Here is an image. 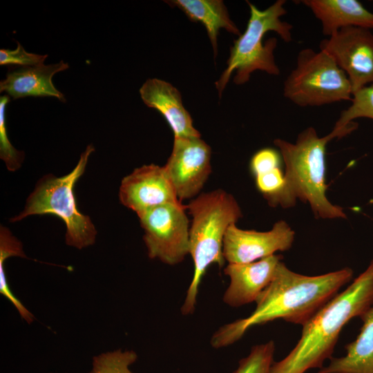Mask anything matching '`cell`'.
<instances>
[{"label":"cell","mask_w":373,"mask_h":373,"mask_svg":"<svg viewBox=\"0 0 373 373\" xmlns=\"http://www.w3.org/2000/svg\"><path fill=\"white\" fill-rule=\"evenodd\" d=\"M353 274L352 268L345 267L318 276L303 275L281 261L273 280L255 302L254 311L220 327L211 338V345L215 349L227 347L251 327L276 319L303 326L352 279Z\"/></svg>","instance_id":"6da1fadb"},{"label":"cell","mask_w":373,"mask_h":373,"mask_svg":"<svg viewBox=\"0 0 373 373\" xmlns=\"http://www.w3.org/2000/svg\"><path fill=\"white\" fill-rule=\"evenodd\" d=\"M373 306V259L343 291L338 293L303 326L300 339L282 360L274 362L271 373H305L322 368L332 358L346 323L361 318Z\"/></svg>","instance_id":"7a4b0ae2"},{"label":"cell","mask_w":373,"mask_h":373,"mask_svg":"<svg viewBox=\"0 0 373 373\" xmlns=\"http://www.w3.org/2000/svg\"><path fill=\"white\" fill-rule=\"evenodd\" d=\"M191 216L189 254L193 261V274L180 308L182 315L192 314L197 303L199 287L209 267H222L223 242L227 229L242 217L236 198L222 189L203 193L186 205Z\"/></svg>","instance_id":"3957f363"},{"label":"cell","mask_w":373,"mask_h":373,"mask_svg":"<svg viewBox=\"0 0 373 373\" xmlns=\"http://www.w3.org/2000/svg\"><path fill=\"white\" fill-rule=\"evenodd\" d=\"M336 138L331 132L319 137L312 126L302 131L294 143L274 140L285 166V175L291 198L307 203L318 219H346L343 208L332 204L326 192V146Z\"/></svg>","instance_id":"277c9868"},{"label":"cell","mask_w":373,"mask_h":373,"mask_svg":"<svg viewBox=\"0 0 373 373\" xmlns=\"http://www.w3.org/2000/svg\"><path fill=\"white\" fill-rule=\"evenodd\" d=\"M250 9L245 30L233 42L227 61V68L216 82L219 97L222 95L231 74L236 71L233 82L237 85L249 80L251 74L256 70L278 75L280 69L275 61L274 51L277 39L271 37L263 44V37L269 31H274L285 41L292 39L293 26L281 20L286 15V1L277 0L267 8L261 10L249 1Z\"/></svg>","instance_id":"5b68a950"},{"label":"cell","mask_w":373,"mask_h":373,"mask_svg":"<svg viewBox=\"0 0 373 373\" xmlns=\"http://www.w3.org/2000/svg\"><path fill=\"white\" fill-rule=\"evenodd\" d=\"M94 151L93 145H88L76 166L64 175H44L27 198L23 210L10 221L17 222L35 215H53L66 225L65 242L68 246L82 249L94 245L97 229L90 218L78 210L74 192L75 186L84 174L89 157Z\"/></svg>","instance_id":"8992f818"},{"label":"cell","mask_w":373,"mask_h":373,"mask_svg":"<svg viewBox=\"0 0 373 373\" xmlns=\"http://www.w3.org/2000/svg\"><path fill=\"white\" fill-rule=\"evenodd\" d=\"M283 95L300 107L321 106L352 100V88L330 55L305 48L298 52L296 66L284 82Z\"/></svg>","instance_id":"52a82bcc"},{"label":"cell","mask_w":373,"mask_h":373,"mask_svg":"<svg viewBox=\"0 0 373 373\" xmlns=\"http://www.w3.org/2000/svg\"><path fill=\"white\" fill-rule=\"evenodd\" d=\"M186 209L182 203L167 204L138 216L149 258L176 265L189 254L190 222Z\"/></svg>","instance_id":"ba28073f"},{"label":"cell","mask_w":373,"mask_h":373,"mask_svg":"<svg viewBox=\"0 0 373 373\" xmlns=\"http://www.w3.org/2000/svg\"><path fill=\"white\" fill-rule=\"evenodd\" d=\"M319 48L345 73L352 93L373 84V33L370 29L342 28L323 39Z\"/></svg>","instance_id":"9c48e42d"},{"label":"cell","mask_w":373,"mask_h":373,"mask_svg":"<svg viewBox=\"0 0 373 373\" xmlns=\"http://www.w3.org/2000/svg\"><path fill=\"white\" fill-rule=\"evenodd\" d=\"M211 149L200 137H174L164 166L179 200L200 195L211 172Z\"/></svg>","instance_id":"30bf717a"},{"label":"cell","mask_w":373,"mask_h":373,"mask_svg":"<svg viewBox=\"0 0 373 373\" xmlns=\"http://www.w3.org/2000/svg\"><path fill=\"white\" fill-rule=\"evenodd\" d=\"M295 232L283 220L274 224L267 231L242 229L231 224L227 230L223 242V256L228 263H247L291 249Z\"/></svg>","instance_id":"8fae6325"},{"label":"cell","mask_w":373,"mask_h":373,"mask_svg":"<svg viewBox=\"0 0 373 373\" xmlns=\"http://www.w3.org/2000/svg\"><path fill=\"white\" fill-rule=\"evenodd\" d=\"M122 204L137 216L164 204L182 203L164 166L144 164L124 177L119 188Z\"/></svg>","instance_id":"7c38bea8"},{"label":"cell","mask_w":373,"mask_h":373,"mask_svg":"<svg viewBox=\"0 0 373 373\" xmlns=\"http://www.w3.org/2000/svg\"><path fill=\"white\" fill-rule=\"evenodd\" d=\"M283 256L274 254L247 263H228L224 274L229 284L223 302L232 307H239L256 302L261 292L273 280Z\"/></svg>","instance_id":"4fadbf2b"},{"label":"cell","mask_w":373,"mask_h":373,"mask_svg":"<svg viewBox=\"0 0 373 373\" xmlns=\"http://www.w3.org/2000/svg\"><path fill=\"white\" fill-rule=\"evenodd\" d=\"M143 102L157 110L166 119L174 137H200L189 113L184 107L181 94L170 83L148 79L140 89Z\"/></svg>","instance_id":"5bb4252c"},{"label":"cell","mask_w":373,"mask_h":373,"mask_svg":"<svg viewBox=\"0 0 373 373\" xmlns=\"http://www.w3.org/2000/svg\"><path fill=\"white\" fill-rule=\"evenodd\" d=\"M68 68L69 65L62 60L54 64L21 67L8 73L1 81L0 92H5L14 99L29 96L53 97L65 102L64 95L56 88L52 77Z\"/></svg>","instance_id":"9a60e30c"},{"label":"cell","mask_w":373,"mask_h":373,"mask_svg":"<svg viewBox=\"0 0 373 373\" xmlns=\"http://www.w3.org/2000/svg\"><path fill=\"white\" fill-rule=\"evenodd\" d=\"M322 26L325 36L331 37L348 27L373 29V12L356 0H303Z\"/></svg>","instance_id":"2e32d148"},{"label":"cell","mask_w":373,"mask_h":373,"mask_svg":"<svg viewBox=\"0 0 373 373\" xmlns=\"http://www.w3.org/2000/svg\"><path fill=\"white\" fill-rule=\"evenodd\" d=\"M360 318V332L345 346V354L330 358L318 373H373V306Z\"/></svg>","instance_id":"e0dca14e"},{"label":"cell","mask_w":373,"mask_h":373,"mask_svg":"<svg viewBox=\"0 0 373 373\" xmlns=\"http://www.w3.org/2000/svg\"><path fill=\"white\" fill-rule=\"evenodd\" d=\"M165 2L181 10L191 21L202 23L212 45L215 58L218 53V35L221 28L238 36L241 35L222 0H173Z\"/></svg>","instance_id":"ac0fdd59"},{"label":"cell","mask_w":373,"mask_h":373,"mask_svg":"<svg viewBox=\"0 0 373 373\" xmlns=\"http://www.w3.org/2000/svg\"><path fill=\"white\" fill-rule=\"evenodd\" d=\"M27 258L21 241L6 227H0V294L7 298L27 323L35 321L34 315L14 295L5 271V261L10 257Z\"/></svg>","instance_id":"d6986e66"},{"label":"cell","mask_w":373,"mask_h":373,"mask_svg":"<svg viewBox=\"0 0 373 373\" xmlns=\"http://www.w3.org/2000/svg\"><path fill=\"white\" fill-rule=\"evenodd\" d=\"M359 117L373 119V84L352 93V104L341 112L332 131L336 137L345 136L358 127L354 119Z\"/></svg>","instance_id":"ffe728a7"},{"label":"cell","mask_w":373,"mask_h":373,"mask_svg":"<svg viewBox=\"0 0 373 373\" xmlns=\"http://www.w3.org/2000/svg\"><path fill=\"white\" fill-rule=\"evenodd\" d=\"M137 359V354L133 350L113 351L101 353L93 358L90 373H133L130 365Z\"/></svg>","instance_id":"44dd1931"},{"label":"cell","mask_w":373,"mask_h":373,"mask_svg":"<svg viewBox=\"0 0 373 373\" xmlns=\"http://www.w3.org/2000/svg\"><path fill=\"white\" fill-rule=\"evenodd\" d=\"M275 349L273 341L253 346L232 373H271Z\"/></svg>","instance_id":"7402d4cb"},{"label":"cell","mask_w":373,"mask_h":373,"mask_svg":"<svg viewBox=\"0 0 373 373\" xmlns=\"http://www.w3.org/2000/svg\"><path fill=\"white\" fill-rule=\"evenodd\" d=\"M10 97L4 95L0 97V158L11 172L19 170L24 160L25 153L16 149L10 143L6 131V107Z\"/></svg>","instance_id":"603a6c76"},{"label":"cell","mask_w":373,"mask_h":373,"mask_svg":"<svg viewBox=\"0 0 373 373\" xmlns=\"http://www.w3.org/2000/svg\"><path fill=\"white\" fill-rule=\"evenodd\" d=\"M15 50H0L1 66H21L22 67L35 66L44 64L48 55H38L26 51L18 41Z\"/></svg>","instance_id":"cb8c5ba5"},{"label":"cell","mask_w":373,"mask_h":373,"mask_svg":"<svg viewBox=\"0 0 373 373\" xmlns=\"http://www.w3.org/2000/svg\"><path fill=\"white\" fill-rule=\"evenodd\" d=\"M283 162L278 150L266 147L256 151L251 157L249 169L255 177L259 174L281 166Z\"/></svg>","instance_id":"d4e9b609"}]
</instances>
